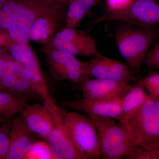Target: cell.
<instances>
[{
	"label": "cell",
	"instance_id": "6da1fadb",
	"mask_svg": "<svg viewBox=\"0 0 159 159\" xmlns=\"http://www.w3.org/2000/svg\"><path fill=\"white\" fill-rule=\"evenodd\" d=\"M116 44L121 56L131 70L141 79V70L146 54L159 39L156 27L144 28L124 23L117 29Z\"/></svg>",
	"mask_w": 159,
	"mask_h": 159
},
{
	"label": "cell",
	"instance_id": "7a4b0ae2",
	"mask_svg": "<svg viewBox=\"0 0 159 159\" xmlns=\"http://www.w3.org/2000/svg\"><path fill=\"white\" fill-rule=\"evenodd\" d=\"M121 125L134 146L159 148V98L148 96L127 122Z\"/></svg>",
	"mask_w": 159,
	"mask_h": 159
},
{
	"label": "cell",
	"instance_id": "3957f363",
	"mask_svg": "<svg viewBox=\"0 0 159 159\" xmlns=\"http://www.w3.org/2000/svg\"><path fill=\"white\" fill-rule=\"evenodd\" d=\"M43 101L53 122V126L46 140L54 159H89L75 144L66 123V112L56 104L51 96Z\"/></svg>",
	"mask_w": 159,
	"mask_h": 159
},
{
	"label": "cell",
	"instance_id": "277c9868",
	"mask_svg": "<svg viewBox=\"0 0 159 159\" xmlns=\"http://www.w3.org/2000/svg\"><path fill=\"white\" fill-rule=\"evenodd\" d=\"M93 122L100 151V158H126L133 145L125 129L108 117L88 116Z\"/></svg>",
	"mask_w": 159,
	"mask_h": 159
},
{
	"label": "cell",
	"instance_id": "5b68a950",
	"mask_svg": "<svg viewBox=\"0 0 159 159\" xmlns=\"http://www.w3.org/2000/svg\"><path fill=\"white\" fill-rule=\"evenodd\" d=\"M119 21L140 28L156 27L159 24V3L156 0H133L130 5L122 11H106L93 21V28L100 23Z\"/></svg>",
	"mask_w": 159,
	"mask_h": 159
},
{
	"label": "cell",
	"instance_id": "8992f818",
	"mask_svg": "<svg viewBox=\"0 0 159 159\" xmlns=\"http://www.w3.org/2000/svg\"><path fill=\"white\" fill-rule=\"evenodd\" d=\"M66 6L49 0H25V6L16 22L0 36L19 43H28L31 26L39 18L46 13Z\"/></svg>",
	"mask_w": 159,
	"mask_h": 159
},
{
	"label": "cell",
	"instance_id": "52a82bcc",
	"mask_svg": "<svg viewBox=\"0 0 159 159\" xmlns=\"http://www.w3.org/2000/svg\"><path fill=\"white\" fill-rule=\"evenodd\" d=\"M50 74L55 79L69 80L79 85L88 76L84 73V61L66 51L58 50L51 42L42 49Z\"/></svg>",
	"mask_w": 159,
	"mask_h": 159
},
{
	"label": "cell",
	"instance_id": "ba28073f",
	"mask_svg": "<svg viewBox=\"0 0 159 159\" xmlns=\"http://www.w3.org/2000/svg\"><path fill=\"white\" fill-rule=\"evenodd\" d=\"M65 119L72 138L80 150L89 159H100L98 135L92 119L74 111L66 112Z\"/></svg>",
	"mask_w": 159,
	"mask_h": 159
},
{
	"label": "cell",
	"instance_id": "9c48e42d",
	"mask_svg": "<svg viewBox=\"0 0 159 159\" xmlns=\"http://www.w3.org/2000/svg\"><path fill=\"white\" fill-rule=\"evenodd\" d=\"M2 45L9 50L12 59L31 74L34 89L43 100L51 96L37 56L29 43H19L6 40Z\"/></svg>",
	"mask_w": 159,
	"mask_h": 159
},
{
	"label": "cell",
	"instance_id": "30bf717a",
	"mask_svg": "<svg viewBox=\"0 0 159 159\" xmlns=\"http://www.w3.org/2000/svg\"><path fill=\"white\" fill-rule=\"evenodd\" d=\"M50 42L55 48L75 56L94 57L99 54L96 39L77 28H63Z\"/></svg>",
	"mask_w": 159,
	"mask_h": 159
},
{
	"label": "cell",
	"instance_id": "8fae6325",
	"mask_svg": "<svg viewBox=\"0 0 159 159\" xmlns=\"http://www.w3.org/2000/svg\"><path fill=\"white\" fill-rule=\"evenodd\" d=\"M0 82L4 91L16 97L28 100L41 97L34 89L31 74L12 58H9L8 69L0 77Z\"/></svg>",
	"mask_w": 159,
	"mask_h": 159
},
{
	"label": "cell",
	"instance_id": "7c38bea8",
	"mask_svg": "<svg viewBox=\"0 0 159 159\" xmlns=\"http://www.w3.org/2000/svg\"><path fill=\"white\" fill-rule=\"evenodd\" d=\"M122 99L123 97L110 100L83 98L66 100L63 104L74 111L84 112L88 116L108 117L120 122L122 117Z\"/></svg>",
	"mask_w": 159,
	"mask_h": 159
},
{
	"label": "cell",
	"instance_id": "4fadbf2b",
	"mask_svg": "<svg viewBox=\"0 0 159 159\" xmlns=\"http://www.w3.org/2000/svg\"><path fill=\"white\" fill-rule=\"evenodd\" d=\"M67 8V6H62L36 20L29 31V41L43 44L51 42L64 27Z\"/></svg>",
	"mask_w": 159,
	"mask_h": 159
},
{
	"label": "cell",
	"instance_id": "5bb4252c",
	"mask_svg": "<svg viewBox=\"0 0 159 159\" xmlns=\"http://www.w3.org/2000/svg\"><path fill=\"white\" fill-rule=\"evenodd\" d=\"M134 84L89 77L80 86L83 98L110 100L124 97Z\"/></svg>",
	"mask_w": 159,
	"mask_h": 159
},
{
	"label": "cell",
	"instance_id": "9a60e30c",
	"mask_svg": "<svg viewBox=\"0 0 159 159\" xmlns=\"http://www.w3.org/2000/svg\"><path fill=\"white\" fill-rule=\"evenodd\" d=\"M33 133L24 121L21 115L12 122L9 131V146L5 159H22L35 142Z\"/></svg>",
	"mask_w": 159,
	"mask_h": 159
},
{
	"label": "cell",
	"instance_id": "2e32d148",
	"mask_svg": "<svg viewBox=\"0 0 159 159\" xmlns=\"http://www.w3.org/2000/svg\"><path fill=\"white\" fill-rule=\"evenodd\" d=\"M21 113L29 129L35 135L46 140L53 126L51 115L47 106L28 104Z\"/></svg>",
	"mask_w": 159,
	"mask_h": 159
},
{
	"label": "cell",
	"instance_id": "e0dca14e",
	"mask_svg": "<svg viewBox=\"0 0 159 159\" xmlns=\"http://www.w3.org/2000/svg\"><path fill=\"white\" fill-rule=\"evenodd\" d=\"M149 96L139 80L129 91L122 100V117L119 124L123 125L135 112Z\"/></svg>",
	"mask_w": 159,
	"mask_h": 159
},
{
	"label": "cell",
	"instance_id": "ac0fdd59",
	"mask_svg": "<svg viewBox=\"0 0 159 159\" xmlns=\"http://www.w3.org/2000/svg\"><path fill=\"white\" fill-rule=\"evenodd\" d=\"M101 1L74 0L67 8L64 28H78L86 14Z\"/></svg>",
	"mask_w": 159,
	"mask_h": 159
},
{
	"label": "cell",
	"instance_id": "d6986e66",
	"mask_svg": "<svg viewBox=\"0 0 159 159\" xmlns=\"http://www.w3.org/2000/svg\"><path fill=\"white\" fill-rule=\"evenodd\" d=\"M28 100L6 91L0 92V120L11 119L25 108Z\"/></svg>",
	"mask_w": 159,
	"mask_h": 159
},
{
	"label": "cell",
	"instance_id": "ffe728a7",
	"mask_svg": "<svg viewBox=\"0 0 159 159\" xmlns=\"http://www.w3.org/2000/svg\"><path fill=\"white\" fill-rule=\"evenodd\" d=\"M108 79L126 84H135L139 80L126 63L109 58Z\"/></svg>",
	"mask_w": 159,
	"mask_h": 159
},
{
	"label": "cell",
	"instance_id": "44dd1931",
	"mask_svg": "<svg viewBox=\"0 0 159 159\" xmlns=\"http://www.w3.org/2000/svg\"><path fill=\"white\" fill-rule=\"evenodd\" d=\"M109 58L99 54L84 61V73L91 78L108 79Z\"/></svg>",
	"mask_w": 159,
	"mask_h": 159
},
{
	"label": "cell",
	"instance_id": "7402d4cb",
	"mask_svg": "<svg viewBox=\"0 0 159 159\" xmlns=\"http://www.w3.org/2000/svg\"><path fill=\"white\" fill-rule=\"evenodd\" d=\"M54 159L48 143L35 141L24 157V159Z\"/></svg>",
	"mask_w": 159,
	"mask_h": 159
},
{
	"label": "cell",
	"instance_id": "603a6c76",
	"mask_svg": "<svg viewBox=\"0 0 159 159\" xmlns=\"http://www.w3.org/2000/svg\"><path fill=\"white\" fill-rule=\"evenodd\" d=\"M139 81L151 97L159 98V71L150 70Z\"/></svg>",
	"mask_w": 159,
	"mask_h": 159
},
{
	"label": "cell",
	"instance_id": "cb8c5ba5",
	"mask_svg": "<svg viewBox=\"0 0 159 159\" xmlns=\"http://www.w3.org/2000/svg\"><path fill=\"white\" fill-rule=\"evenodd\" d=\"M0 120V159H5L9 146V134L13 121Z\"/></svg>",
	"mask_w": 159,
	"mask_h": 159
},
{
	"label": "cell",
	"instance_id": "d4e9b609",
	"mask_svg": "<svg viewBox=\"0 0 159 159\" xmlns=\"http://www.w3.org/2000/svg\"><path fill=\"white\" fill-rule=\"evenodd\" d=\"M127 159H159V148L134 146Z\"/></svg>",
	"mask_w": 159,
	"mask_h": 159
},
{
	"label": "cell",
	"instance_id": "484cf974",
	"mask_svg": "<svg viewBox=\"0 0 159 159\" xmlns=\"http://www.w3.org/2000/svg\"><path fill=\"white\" fill-rule=\"evenodd\" d=\"M144 64L150 70L159 71V39L146 54Z\"/></svg>",
	"mask_w": 159,
	"mask_h": 159
},
{
	"label": "cell",
	"instance_id": "4316f807",
	"mask_svg": "<svg viewBox=\"0 0 159 159\" xmlns=\"http://www.w3.org/2000/svg\"><path fill=\"white\" fill-rule=\"evenodd\" d=\"M133 0H106L107 11H122L128 7Z\"/></svg>",
	"mask_w": 159,
	"mask_h": 159
},
{
	"label": "cell",
	"instance_id": "83f0119b",
	"mask_svg": "<svg viewBox=\"0 0 159 159\" xmlns=\"http://www.w3.org/2000/svg\"><path fill=\"white\" fill-rule=\"evenodd\" d=\"M9 66V58L0 57V77L6 72Z\"/></svg>",
	"mask_w": 159,
	"mask_h": 159
},
{
	"label": "cell",
	"instance_id": "f1b7e54d",
	"mask_svg": "<svg viewBox=\"0 0 159 159\" xmlns=\"http://www.w3.org/2000/svg\"><path fill=\"white\" fill-rule=\"evenodd\" d=\"M49 1L61 3V4H63V5H65L66 6L68 7V6L74 0H49Z\"/></svg>",
	"mask_w": 159,
	"mask_h": 159
},
{
	"label": "cell",
	"instance_id": "f546056e",
	"mask_svg": "<svg viewBox=\"0 0 159 159\" xmlns=\"http://www.w3.org/2000/svg\"><path fill=\"white\" fill-rule=\"evenodd\" d=\"M6 0H0V9L4 6V4L6 2Z\"/></svg>",
	"mask_w": 159,
	"mask_h": 159
},
{
	"label": "cell",
	"instance_id": "4dcf8cb0",
	"mask_svg": "<svg viewBox=\"0 0 159 159\" xmlns=\"http://www.w3.org/2000/svg\"><path fill=\"white\" fill-rule=\"evenodd\" d=\"M1 43H0V57H4L2 55V48H1Z\"/></svg>",
	"mask_w": 159,
	"mask_h": 159
},
{
	"label": "cell",
	"instance_id": "1f68e13d",
	"mask_svg": "<svg viewBox=\"0 0 159 159\" xmlns=\"http://www.w3.org/2000/svg\"><path fill=\"white\" fill-rule=\"evenodd\" d=\"M4 91V88H3L2 85L1 84V82H0V92H2V91Z\"/></svg>",
	"mask_w": 159,
	"mask_h": 159
},
{
	"label": "cell",
	"instance_id": "d6a6232c",
	"mask_svg": "<svg viewBox=\"0 0 159 159\" xmlns=\"http://www.w3.org/2000/svg\"><path fill=\"white\" fill-rule=\"evenodd\" d=\"M158 1H159V0H158Z\"/></svg>",
	"mask_w": 159,
	"mask_h": 159
}]
</instances>
